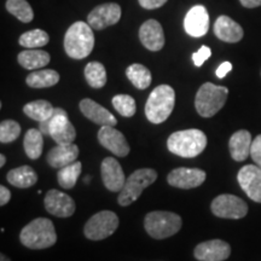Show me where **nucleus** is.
<instances>
[{"instance_id": "obj_7", "label": "nucleus", "mask_w": 261, "mask_h": 261, "mask_svg": "<svg viewBox=\"0 0 261 261\" xmlns=\"http://www.w3.org/2000/svg\"><path fill=\"white\" fill-rule=\"evenodd\" d=\"M145 231L155 240H165L179 232L181 228V218L172 212H151L144 219Z\"/></svg>"}, {"instance_id": "obj_8", "label": "nucleus", "mask_w": 261, "mask_h": 261, "mask_svg": "<svg viewBox=\"0 0 261 261\" xmlns=\"http://www.w3.org/2000/svg\"><path fill=\"white\" fill-rule=\"evenodd\" d=\"M158 179V173L155 169L151 168H142L137 169L126 179L125 187L120 191L119 202L120 205L122 207H127V205L132 204L139 198L142 192L145 190L146 188L150 187L152 182H155Z\"/></svg>"}, {"instance_id": "obj_26", "label": "nucleus", "mask_w": 261, "mask_h": 261, "mask_svg": "<svg viewBox=\"0 0 261 261\" xmlns=\"http://www.w3.org/2000/svg\"><path fill=\"white\" fill-rule=\"evenodd\" d=\"M58 81H60V74L54 69L35 70L25 79V83L32 89H47L55 86Z\"/></svg>"}, {"instance_id": "obj_22", "label": "nucleus", "mask_w": 261, "mask_h": 261, "mask_svg": "<svg viewBox=\"0 0 261 261\" xmlns=\"http://www.w3.org/2000/svg\"><path fill=\"white\" fill-rule=\"evenodd\" d=\"M214 34L221 41L238 42L243 38V28L228 16H219L214 23Z\"/></svg>"}, {"instance_id": "obj_44", "label": "nucleus", "mask_w": 261, "mask_h": 261, "mask_svg": "<svg viewBox=\"0 0 261 261\" xmlns=\"http://www.w3.org/2000/svg\"><path fill=\"white\" fill-rule=\"evenodd\" d=\"M90 175H86V178H85V182H86V184H89L90 182Z\"/></svg>"}, {"instance_id": "obj_24", "label": "nucleus", "mask_w": 261, "mask_h": 261, "mask_svg": "<svg viewBox=\"0 0 261 261\" xmlns=\"http://www.w3.org/2000/svg\"><path fill=\"white\" fill-rule=\"evenodd\" d=\"M18 63L28 70H35L39 68H44L50 63L51 57L46 51L37 50V48H28L19 52L17 56Z\"/></svg>"}, {"instance_id": "obj_1", "label": "nucleus", "mask_w": 261, "mask_h": 261, "mask_svg": "<svg viewBox=\"0 0 261 261\" xmlns=\"http://www.w3.org/2000/svg\"><path fill=\"white\" fill-rule=\"evenodd\" d=\"M94 47L93 28L86 22H75L64 35V50L73 60H83Z\"/></svg>"}, {"instance_id": "obj_18", "label": "nucleus", "mask_w": 261, "mask_h": 261, "mask_svg": "<svg viewBox=\"0 0 261 261\" xmlns=\"http://www.w3.org/2000/svg\"><path fill=\"white\" fill-rule=\"evenodd\" d=\"M231 254L230 244L221 240L205 241L195 248L194 255L198 261H224Z\"/></svg>"}, {"instance_id": "obj_36", "label": "nucleus", "mask_w": 261, "mask_h": 261, "mask_svg": "<svg viewBox=\"0 0 261 261\" xmlns=\"http://www.w3.org/2000/svg\"><path fill=\"white\" fill-rule=\"evenodd\" d=\"M212 51L208 46H202L200 50L192 54V61L196 67H202L205 61L211 57Z\"/></svg>"}, {"instance_id": "obj_23", "label": "nucleus", "mask_w": 261, "mask_h": 261, "mask_svg": "<svg viewBox=\"0 0 261 261\" xmlns=\"http://www.w3.org/2000/svg\"><path fill=\"white\" fill-rule=\"evenodd\" d=\"M252 135L246 129L237 130L231 136L230 142H228V150H230L231 158L234 161L242 162L247 160L250 155V148H252Z\"/></svg>"}, {"instance_id": "obj_30", "label": "nucleus", "mask_w": 261, "mask_h": 261, "mask_svg": "<svg viewBox=\"0 0 261 261\" xmlns=\"http://www.w3.org/2000/svg\"><path fill=\"white\" fill-rule=\"evenodd\" d=\"M85 77L92 89H102L107 84V70L99 62H90L85 67Z\"/></svg>"}, {"instance_id": "obj_6", "label": "nucleus", "mask_w": 261, "mask_h": 261, "mask_svg": "<svg viewBox=\"0 0 261 261\" xmlns=\"http://www.w3.org/2000/svg\"><path fill=\"white\" fill-rule=\"evenodd\" d=\"M39 129L44 136H50L56 144H70L76 138V130L64 109L55 108V113L46 121L39 122Z\"/></svg>"}, {"instance_id": "obj_42", "label": "nucleus", "mask_w": 261, "mask_h": 261, "mask_svg": "<svg viewBox=\"0 0 261 261\" xmlns=\"http://www.w3.org/2000/svg\"><path fill=\"white\" fill-rule=\"evenodd\" d=\"M5 162H6V158H5V155H0V167H4V165H5Z\"/></svg>"}, {"instance_id": "obj_3", "label": "nucleus", "mask_w": 261, "mask_h": 261, "mask_svg": "<svg viewBox=\"0 0 261 261\" xmlns=\"http://www.w3.org/2000/svg\"><path fill=\"white\" fill-rule=\"evenodd\" d=\"M19 240L29 249H46L57 242L55 225L47 218H37L22 228Z\"/></svg>"}, {"instance_id": "obj_29", "label": "nucleus", "mask_w": 261, "mask_h": 261, "mask_svg": "<svg viewBox=\"0 0 261 261\" xmlns=\"http://www.w3.org/2000/svg\"><path fill=\"white\" fill-rule=\"evenodd\" d=\"M126 75L133 86L138 90L148 89L151 84V73L145 65L135 63L126 69Z\"/></svg>"}, {"instance_id": "obj_16", "label": "nucleus", "mask_w": 261, "mask_h": 261, "mask_svg": "<svg viewBox=\"0 0 261 261\" xmlns=\"http://www.w3.org/2000/svg\"><path fill=\"white\" fill-rule=\"evenodd\" d=\"M44 204L50 214L58 218H69L75 212V202L69 195L52 189L44 198Z\"/></svg>"}, {"instance_id": "obj_10", "label": "nucleus", "mask_w": 261, "mask_h": 261, "mask_svg": "<svg viewBox=\"0 0 261 261\" xmlns=\"http://www.w3.org/2000/svg\"><path fill=\"white\" fill-rule=\"evenodd\" d=\"M212 213L223 219H242L248 213V205L242 198L223 194L215 197L211 204Z\"/></svg>"}, {"instance_id": "obj_32", "label": "nucleus", "mask_w": 261, "mask_h": 261, "mask_svg": "<svg viewBox=\"0 0 261 261\" xmlns=\"http://www.w3.org/2000/svg\"><path fill=\"white\" fill-rule=\"evenodd\" d=\"M6 10L23 23H29L34 18V12L27 0H6Z\"/></svg>"}, {"instance_id": "obj_13", "label": "nucleus", "mask_w": 261, "mask_h": 261, "mask_svg": "<svg viewBox=\"0 0 261 261\" xmlns=\"http://www.w3.org/2000/svg\"><path fill=\"white\" fill-rule=\"evenodd\" d=\"M204 171L198 168H175L167 175V181L171 187L179 188V189H195L203 184L205 180Z\"/></svg>"}, {"instance_id": "obj_17", "label": "nucleus", "mask_w": 261, "mask_h": 261, "mask_svg": "<svg viewBox=\"0 0 261 261\" xmlns=\"http://www.w3.org/2000/svg\"><path fill=\"white\" fill-rule=\"evenodd\" d=\"M185 32L190 37L201 38L210 29V15L203 5H196L188 11L184 19Z\"/></svg>"}, {"instance_id": "obj_15", "label": "nucleus", "mask_w": 261, "mask_h": 261, "mask_svg": "<svg viewBox=\"0 0 261 261\" xmlns=\"http://www.w3.org/2000/svg\"><path fill=\"white\" fill-rule=\"evenodd\" d=\"M100 174L104 187L112 192H120L125 187L126 177L121 165L114 158H106L100 165Z\"/></svg>"}, {"instance_id": "obj_21", "label": "nucleus", "mask_w": 261, "mask_h": 261, "mask_svg": "<svg viewBox=\"0 0 261 261\" xmlns=\"http://www.w3.org/2000/svg\"><path fill=\"white\" fill-rule=\"evenodd\" d=\"M80 110L87 119L91 121L97 123L99 126H116L117 120L109 110L106 108L99 106V104L90 99L85 98L80 102Z\"/></svg>"}, {"instance_id": "obj_14", "label": "nucleus", "mask_w": 261, "mask_h": 261, "mask_svg": "<svg viewBox=\"0 0 261 261\" xmlns=\"http://www.w3.org/2000/svg\"><path fill=\"white\" fill-rule=\"evenodd\" d=\"M98 140L107 150L119 158H125L129 154V145L125 136L114 126H100L98 130Z\"/></svg>"}, {"instance_id": "obj_38", "label": "nucleus", "mask_w": 261, "mask_h": 261, "mask_svg": "<svg viewBox=\"0 0 261 261\" xmlns=\"http://www.w3.org/2000/svg\"><path fill=\"white\" fill-rule=\"evenodd\" d=\"M142 8L146 10H154L161 8L167 3V0H138Z\"/></svg>"}, {"instance_id": "obj_41", "label": "nucleus", "mask_w": 261, "mask_h": 261, "mask_svg": "<svg viewBox=\"0 0 261 261\" xmlns=\"http://www.w3.org/2000/svg\"><path fill=\"white\" fill-rule=\"evenodd\" d=\"M240 2L247 9H254L261 6V0H240Z\"/></svg>"}, {"instance_id": "obj_35", "label": "nucleus", "mask_w": 261, "mask_h": 261, "mask_svg": "<svg viewBox=\"0 0 261 261\" xmlns=\"http://www.w3.org/2000/svg\"><path fill=\"white\" fill-rule=\"evenodd\" d=\"M21 135V126L14 120H4L0 123V142L3 144L15 142Z\"/></svg>"}, {"instance_id": "obj_33", "label": "nucleus", "mask_w": 261, "mask_h": 261, "mask_svg": "<svg viewBox=\"0 0 261 261\" xmlns=\"http://www.w3.org/2000/svg\"><path fill=\"white\" fill-rule=\"evenodd\" d=\"M50 37L46 32L41 29H33V31L25 32L19 37V45L25 48H38L44 47L45 45L48 44Z\"/></svg>"}, {"instance_id": "obj_43", "label": "nucleus", "mask_w": 261, "mask_h": 261, "mask_svg": "<svg viewBox=\"0 0 261 261\" xmlns=\"http://www.w3.org/2000/svg\"><path fill=\"white\" fill-rule=\"evenodd\" d=\"M0 261H11V260H10L6 255H4V254H2V255H0Z\"/></svg>"}, {"instance_id": "obj_28", "label": "nucleus", "mask_w": 261, "mask_h": 261, "mask_svg": "<svg viewBox=\"0 0 261 261\" xmlns=\"http://www.w3.org/2000/svg\"><path fill=\"white\" fill-rule=\"evenodd\" d=\"M23 113L31 119L35 120L38 122L46 121L54 115L55 108L47 100L40 99L34 100V102H29L23 107Z\"/></svg>"}, {"instance_id": "obj_19", "label": "nucleus", "mask_w": 261, "mask_h": 261, "mask_svg": "<svg viewBox=\"0 0 261 261\" xmlns=\"http://www.w3.org/2000/svg\"><path fill=\"white\" fill-rule=\"evenodd\" d=\"M140 42L149 51H160L165 46V33L156 19H148L139 29Z\"/></svg>"}, {"instance_id": "obj_27", "label": "nucleus", "mask_w": 261, "mask_h": 261, "mask_svg": "<svg viewBox=\"0 0 261 261\" xmlns=\"http://www.w3.org/2000/svg\"><path fill=\"white\" fill-rule=\"evenodd\" d=\"M44 137L45 136L39 128L28 129L24 135V152L31 160H38L41 156L42 148H44Z\"/></svg>"}, {"instance_id": "obj_40", "label": "nucleus", "mask_w": 261, "mask_h": 261, "mask_svg": "<svg viewBox=\"0 0 261 261\" xmlns=\"http://www.w3.org/2000/svg\"><path fill=\"white\" fill-rule=\"evenodd\" d=\"M10 198H11V192L8 188L5 187H0V205H5L6 203H9Z\"/></svg>"}, {"instance_id": "obj_34", "label": "nucleus", "mask_w": 261, "mask_h": 261, "mask_svg": "<svg viewBox=\"0 0 261 261\" xmlns=\"http://www.w3.org/2000/svg\"><path fill=\"white\" fill-rule=\"evenodd\" d=\"M114 108L123 117H132L137 112L136 100L128 94H117L112 100Z\"/></svg>"}, {"instance_id": "obj_9", "label": "nucleus", "mask_w": 261, "mask_h": 261, "mask_svg": "<svg viewBox=\"0 0 261 261\" xmlns=\"http://www.w3.org/2000/svg\"><path fill=\"white\" fill-rule=\"evenodd\" d=\"M119 227V218L114 212L102 211L92 215L84 227L86 238L92 241H100L108 238Z\"/></svg>"}, {"instance_id": "obj_31", "label": "nucleus", "mask_w": 261, "mask_h": 261, "mask_svg": "<svg viewBox=\"0 0 261 261\" xmlns=\"http://www.w3.org/2000/svg\"><path fill=\"white\" fill-rule=\"evenodd\" d=\"M81 169H83V165H81L80 161H75L71 165L60 168V171L57 173L58 184L63 189H67V190L73 189L80 177Z\"/></svg>"}, {"instance_id": "obj_5", "label": "nucleus", "mask_w": 261, "mask_h": 261, "mask_svg": "<svg viewBox=\"0 0 261 261\" xmlns=\"http://www.w3.org/2000/svg\"><path fill=\"white\" fill-rule=\"evenodd\" d=\"M228 90L224 86H217L212 83H205L197 91L195 98V107L198 115L212 117L219 113L226 103Z\"/></svg>"}, {"instance_id": "obj_4", "label": "nucleus", "mask_w": 261, "mask_h": 261, "mask_svg": "<svg viewBox=\"0 0 261 261\" xmlns=\"http://www.w3.org/2000/svg\"><path fill=\"white\" fill-rule=\"evenodd\" d=\"M175 104V92L168 85L155 87L146 100L145 115L151 123L159 125L171 116Z\"/></svg>"}, {"instance_id": "obj_11", "label": "nucleus", "mask_w": 261, "mask_h": 261, "mask_svg": "<svg viewBox=\"0 0 261 261\" xmlns=\"http://www.w3.org/2000/svg\"><path fill=\"white\" fill-rule=\"evenodd\" d=\"M121 8L116 3L98 5L87 16V23L96 31H102L116 24L121 18Z\"/></svg>"}, {"instance_id": "obj_25", "label": "nucleus", "mask_w": 261, "mask_h": 261, "mask_svg": "<svg viewBox=\"0 0 261 261\" xmlns=\"http://www.w3.org/2000/svg\"><path fill=\"white\" fill-rule=\"evenodd\" d=\"M6 179L10 184L16 188L28 189L38 181V174L31 166H22V167L11 169L6 175Z\"/></svg>"}, {"instance_id": "obj_20", "label": "nucleus", "mask_w": 261, "mask_h": 261, "mask_svg": "<svg viewBox=\"0 0 261 261\" xmlns=\"http://www.w3.org/2000/svg\"><path fill=\"white\" fill-rule=\"evenodd\" d=\"M79 146L74 143L70 144H57L47 152L46 161L52 168H62L77 161Z\"/></svg>"}, {"instance_id": "obj_37", "label": "nucleus", "mask_w": 261, "mask_h": 261, "mask_svg": "<svg viewBox=\"0 0 261 261\" xmlns=\"http://www.w3.org/2000/svg\"><path fill=\"white\" fill-rule=\"evenodd\" d=\"M250 158L253 159L254 163L261 168V135L253 139L252 148H250Z\"/></svg>"}, {"instance_id": "obj_39", "label": "nucleus", "mask_w": 261, "mask_h": 261, "mask_svg": "<svg viewBox=\"0 0 261 261\" xmlns=\"http://www.w3.org/2000/svg\"><path fill=\"white\" fill-rule=\"evenodd\" d=\"M231 70H232V64H231L230 62H223V63L218 67L217 76L219 77V79H224Z\"/></svg>"}, {"instance_id": "obj_2", "label": "nucleus", "mask_w": 261, "mask_h": 261, "mask_svg": "<svg viewBox=\"0 0 261 261\" xmlns=\"http://www.w3.org/2000/svg\"><path fill=\"white\" fill-rule=\"evenodd\" d=\"M207 146V137L200 129H184L172 133L167 139V148L172 154L192 159L201 154Z\"/></svg>"}, {"instance_id": "obj_12", "label": "nucleus", "mask_w": 261, "mask_h": 261, "mask_svg": "<svg viewBox=\"0 0 261 261\" xmlns=\"http://www.w3.org/2000/svg\"><path fill=\"white\" fill-rule=\"evenodd\" d=\"M237 180L250 200L261 203V168L259 166H244L238 172Z\"/></svg>"}]
</instances>
